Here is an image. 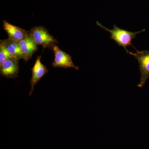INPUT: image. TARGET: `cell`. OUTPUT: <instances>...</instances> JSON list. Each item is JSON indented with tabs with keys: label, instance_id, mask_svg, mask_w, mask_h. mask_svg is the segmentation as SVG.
<instances>
[{
	"label": "cell",
	"instance_id": "1",
	"mask_svg": "<svg viewBox=\"0 0 149 149\" xmlns=\"http://www.w3.org/2000/svg\"><path fill=\"white\" fill-rule=\"evenodd\" d=\"M96 23L98 26L103 28L105 31L109 32L111 35L110 38L114 40L118 45L121 46L124 48L128 54L129 51L127 50V47L131 46L134 48L136 51L137 50L136 48L132 44V40L135 38L136 35L145 31V29H144L139 32H131L125 29H120L116 25H113V29H110L103 26L102 24L99 22L97 21Z\"/></svg>",
	"mask_w": 149,
	"mask_h": 149
},
{
	"label": "cell",
	"instance_id": "2",
	"mask_svg": "<svg viewBox=\"0 0 149 149\" xmlns=\"http://www.w3.org/2000/svg\"><path fill=\"white\" fill-rule=\"evenodd\" d=\"M29 33L38 46H43L44 49L45 48L49 49L52 46L58 43V41L52 36L48 30L43 26L32 27Z\"/></svg>",
	"mask_w": 149,
	"mask_h": 149
},
{
	"label": "cell",
	"instance_id": "3",
	"mask_svg": "<svg viewBox=\"0 0 149 149\" xmlns=\"http://www.w3.org/2000/svg\"><path fill=\"white\" fill-rule=\"evenodd\" d=\"M136 51L135 53L129 52L128 54L133 56L139 63L141 79L138 87L142 88L149 77V50Z\"/></svg>",
	"mask_w": 149,
	"mask_h": 149
},
{
	"label": "cell",
	"instance_id": "4",
	"mask_svg": "<svg viewBox=\"0 0 149 149\" xmlns=\"http://www.w3.org/2000/svg\"><path fill=\"white\" fill-rule=\"evenodd\" d=\"M53 51L55 58L52 65L54 67L63 68H73L78 70L79 68L74 65L72 62V57L69 54L62 50L56 45H53L49 48Z\"/></svg>",
	"mask_w": 149,
	"mask_h": 149
},
{
	"label": "cell",
	"instance_id": "5",
	"mask_svg": "<svg viewBox=\"0 0 149 149\" xmlns=\"http://www.w3.org/2000/svg\"><path fill=\"white\" fill-rule=\"evenodd\" d=\"M41 56H37L34 66L32 68V76L29 80L31 84V91L29 93V96L32 95L34 89V86L39 82L40 79L49 72L46 66L43 65L41 61Z\"/></svg>",
	"mask_w": 149,
	"mask_h": 149
},
{
	"label": "cell",
	"instance_id": "6",
	"mask_svg": "<svg viewBox=\"0 0 149 149\" xmlns=\"http://www.w3.org/2000/svg\"><path fill=\"white\" fill-rule=\"evenodd\" d=\"M19 70V60L15 58L8 59L0 65L1 75L7 78H16L18 75Z\"/></svg>",
	"mask_w": 149,
	"mask_h": 149
},
{
	"label": "cell",
	"instance_id": "7",
	"mask_svg": "<svg viewBox=\"0 0 149 149\" xmlns=\"http://www.w3.org/2000/svg\"><path fill=\"white\" fill-rule=\"evenodd\" d=\"M3 27L8 35V39L17 42L24 39L29 33L25 29L10 24L6 20L3 22Z\"/></svg>",
	"mask_w": 149,
	"mask_h": 149
},
{
	"label": "cell",
	"instance_id": "8",
	"mask_svg": "<svg viewBox=\"0 0 149 149\" xmlns=\"http://www.w3.org/2000/svg\"><path fill=\"white\" fill-rule=\"evenodd\" d=\"M20 49L25 61H28L32 57L33 54L38 50V45L28 33L26 37L19 42Z\"/></svg>",
	"mask_w": 149,
	"mask_h": 149
},
{
	"label": "cell",
	"instance_id": "9",
	"mask_svg": "<svg viewBox=\"0 0 149 149\" xmlns=\"http://www.w3.org/2000/svg\"><path fill=\"white\" fill-rule=\"evenodd\" d=\"M0 44H1L6 48L13 57L18 60L24 59L19 44L17 42H14L8 38L6 40H1Z\"/></svg>",
	"mask_w": 149,
	"mask_h": 149
},
{
	"label": "cell",
	"instance_id": "10",
	"mask_svg": "<svg viewBox=\"0 0 149 149\" xmlns=\"http://www.w3.org/2000/svg\"><path fill=\"white\" fill-rule=\"evenodd\" d=\"M13 57L8 51L1 44H0V65L3 64L7 60Z\"/></svg>",
	"mask_w": 149,
	"mask_h": 149
}]
</instances>
